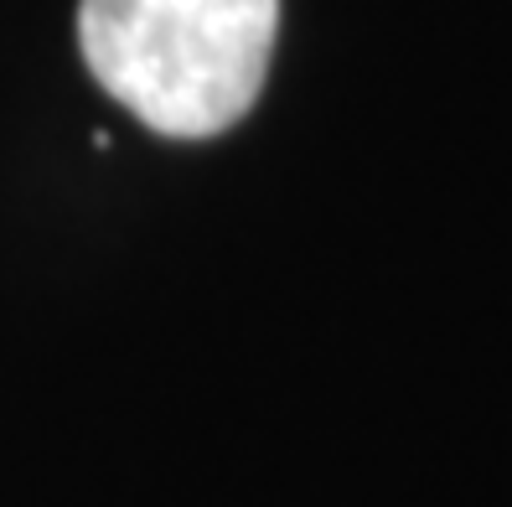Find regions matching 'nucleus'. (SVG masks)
Listing matches in <instances>:
<instances>
[{
    "instance_id": "obj_1",
    "label": "nucleus",
    "mask_w": 512,
    "mask_h": 507,
    "mask_svg": "<svg viewBox=\"0 0 512 507\" xmlns=\"http://www.w3.org/2000/svg\"><path fill=\"white\" fill-rule=\"evenodd\" d=\"M280 0H83L78 42L109 94L171 140L238 125L269 73Z\"/></svg>"
}]
</instances>
